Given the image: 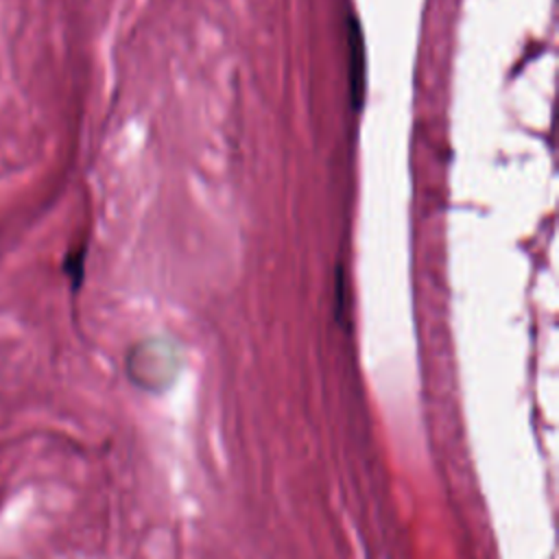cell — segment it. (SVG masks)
<instances>
[{
	"instance_id": "obj_1",
	"label": "cell",
	"mask_w": 559,
	"mask_h": 559,
	"mask_svg": "<svg viewBox=\"0 0 559 559\" xmlns=\"http://www.w3.org/2000/svg\"><path fill=\"white\" fill-rule=\"evenodd\" d=\"M347 87L352 111L360 114L367 92V48L360 20L354 13L347 15Z\"/></svg>"
},
{
	"instance_id": "obj_2",
	"label": "cell",
	"mask_w": 559,
	"mask_h": 559,
	"mask_svg": "<svg viewBox=\"0 0 559 559\" xmlns=\"http://www.w3.org/2000/svg\"><path fill=\"white\" fill-rule=\"evenodd\" d=\"M83 262H85V245L76 251H70V255L66 258V273L68 275H74V290L81 286V280H83Z\"/></svg>"
}]
</instances>
